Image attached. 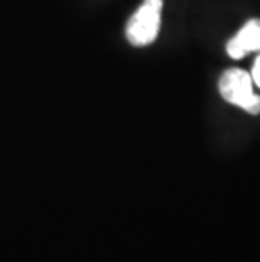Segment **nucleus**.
<instances>
[{
    "mask_svg": "<svg viewBox=\"0 0 260 262\" xmlns=\"http://www.w3.org/2000/svg\"><path fill=\"white\" fill-rule=\"evenodd\" d=\"M160 10L162 0H144L127 24L125 34L134 46H147L156 41L160 27Z\"/></svg>",
    "mask_w": 260,
    "mask_h": 262,
    "instance_id": "f03ea898",
    "label": "nucleus"
},
{
    "mask_svg": "<svg viewBox=\"0 0 260 262\" xmlns=\"http://www.w3.org/2000/svg\"><path fill=\"white\" fill-rule=\"evenodd\" d=\"M220 93L226 102L243 108L245 112L260 114V97L253 93V80L247 71L231 68L220 78Z\"/></svg>",
    "mask_w": 260,
    "mask_h": 262,
    "instance_id": "f257e3e1",
    "label": "nucleus"
},
{
    "mask_svg": "<svg viewBox=\"0 0 260 262\" xmlns=\"http://www.w3.org/2000/svg\"><path fill=\"white\" fill-rule=\"evenodd\" d=\"M255 51H260V19L248 20L226 44V53L233 59H242L245 54Z\"/></svg>",
    "mask_w": 260,
    "mask_h": 262,
    "instance_id": "7ed1b4c3",
    "label": "nucleus"
},
{
    "mask_svg": "<svg viewBox=\"0 0 260 262\" xmlns=\"http://www.w3.org/2000/svg\"><path fill=\"white\" fill-rule=\"evenodd\" d=\"M252 80L253 83L260 88V54H258V58L255 59V64H253V70H252Z\"/></svg>",
    "mask_w": 260,
    "mask_h": 262,
    "instance_id": "20e7f679",
    "label": "nucleus"
}]
</instances>
